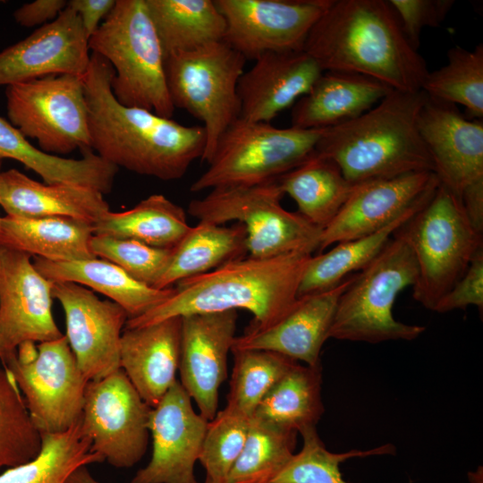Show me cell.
I'll use <instances>...</instances> for the list:
<instances>
[{
  "instance_id": "cell-1",
  "label": "cell",
  "mask_w": 483,
  "mask_h": 483,
  "mask_svg": "<svg viewBox=\"0 0 483 483\" xmlns=\"http://www.w3.org/2000/svg\"><path fill=\"white\" fill-rule=\"evenodd\" d=\"M114 73L106 59L91 53L82 76L91 149L117 168L164 181L182 178L203 156L204 128L120 104L111 88Z\"/></svg>"
},
{
  "instance_id": "cell-2",
  "label": "cell",
  "mask_w": 483,
  "mask_h": 483,
  "mask_svg": "<svg viewBox=\"0 0 483 483\" xmlns=\"http://www.w3.org/2000/svg\"><path fill=\"white\" fill-rule=\"evenodd\" d=\"M303 50L323 71L369 76L394 90H421L429 72L387 0H333Z\"/></svg>"
},
{
  "instance_id": "cell-3",
  "label": "cell",
  "mask_w": 483,
  "mask_h": 483,
  "mask_svg": "<svg viewBox=\"0 0 483 483\" xmlns=\"http://www.w3.org/2000/svg\"><path fill=\"white\" fill-rule=\"evenodd\" d=\"M312 255L291 253L268 258L250 256L177 283L174 294L143 315L129 318L125 328L173 317L245 309L252 326L267 327L297 300L299 284Z\"/></svg>"
},
{
  "instance_id": "cell-4",
  "label": "cell",
  "mask_w": 483,
  "mask_h": 483,
  "mask_svg": "<svg viewBox=\"0 0 483 483\" xmlns=\"http://www.w3.org/2000/svg\"><path fill=\"white\" fill-rule=\"evenodd\" d=\"M424 90L393 89L350 121L323 129L315 152L333 160L352 185L417 172H432L417 118Z\"/></svg>"
},
{
  "instance_id": "cell-5",
  "label": "cell",
  "mask_w": 483,
  "mask_h": 483,
  "mask_svg": "<svg viewBox=\"0 0 483 483\" xmlns=\"http://www.w3.org/2000/svg\"><path fill=\"white\" fill-rule=\"evenodd\" d=\"M89 47L113 67L111 88L120 104L172 118L165 56L146 0H116Z\"/></svg>"
},
{
  "instance_id": "cell-6",
  "label": "cell",
  "mask_w": 483,
  "mask_h": 483,
  "mask_svg": "<svg viewBox=\"0 0 483 483\" xmlns=\"http://www.w3.org/2000/svg\"><path fill=\"white\" fill-rule=\"evenodd\" d=\"M418 266L412 297L434 310L483 249V233L470 223L461 199L438 184L429 199L394 233Z\"/></svg>"
},
{
  "instance_id": "cell-7",
  "label": "cell",
  "mask_w": 483,
  "mask_h": 483,
  "mask_svg": "<svg viewBox=\"0 0 483 483\" xmlns=\"http://www.w3.org/2000/svg\"><path fill=\"white\" fill-rule=\"evenodd\" d=\"M417 276L412 250L393 234L379 254L354 274L340 296L328 337L377 343L419 336L424 326L399 322L393 315L396 297L406 287H412Z\"/></svg>"
},
{
  "instance_id": "cell-8",
  "label": "cell",
  "mask_w": 483,
  "mask_h": 483,
  "mask_svg": "<svg viewBox=\"0 0 483 483\" xmlns=\"http://www.w3.org/2000/svg\"><path fill=\"white\" fill-rule=\"evenodd\" d=\"M277 180L252 185L212 189L191 200L188 212L199 222L245 226L248 256L268 258L291 253L312 255L319 249L322 229L302 215L284 209Z\"/></svg>"
},
{
  "instance_id": "cell-9",
  "label": "cell",
  "mask_w": 483,
  "mask_h": 483,
  "mask_svg": "<svg viewBox=\"0 0 483 483\" xmlns=\"http://www.w3.org/2000/svg\"><path fill=\"white\" fill-rule=\"evenodd\" d=\"M322 130L277 128L238 118L223 133L207 171L190 190L199 192L275 180L315 152Z\"/></svg>"
},
{
  "instance_id": "cell-10",
  "label": "cell",
  "mask_w": 483,
  "mask_h": 483,
  "mask_svg": "<svg viewBox=\"0 0 483 483\" xmlns=\"http://www.w3.org/2000/svg\"><path fill=\"white\" fill-rule=\"evenodd\" d=\"M245 63L225 41L165 59L167 88L174 108L186 110L203 123V161L210 160L223 133L240 118L237 89Z\"/></svg>"
},
{
  "instance_id": "cell-11",
  "label": "cell",
  "mask_w": 483,
  "mask_h": 483,
  "mask_svg": "<svg viewBox=\"0 0 483 483\" xmlns=\"http://www.w3.org/2000/svg\"><path fill=\"white\" fill-rule=\"evenodd\" d=\"M3 365L13 374L41 434L64 432L80 420L89 381L64 335L38 344L21 343Z\"/></svg>"
},
{
  "instance_id": "cell-12",
  "label": "cell",
  "mask_w": 483,
  "mask_h": 483,
  "mask_svg": "<svg viewBox=\"0 0 483 483\" xmlns=\"http://www.w3.org/2000/svg\"><path fill=\"white\" fill-rule=\"evenodd\" d=\"M82 76L48 75L7 86L9 122L47 154L92 150Z\"/></svg>"
},
{
  "instance_id": "cell-13",
  "label": "cell",
  "mask_w": 483,
  "mask_h": 483,
  "mask_svg": "<svg viewBox=\"0 0 483 483\" xmlns=\"http://www.w3.org/2000/svg\"><path fill=\"white\" fill-rule=\"evenodd\" d=\"M150 410L120 369L89 381L80 424L104 461L115 468H130L146 453Z\"/></svg>"
},
{
  "instance_id": "cell-14",
  "label": "cell",
  "mask_w": 483,
  "mask_h": 483,
  "mask_svg": "<svg viewBox=\"0 0 483 483\" xmlns=\"http://www.w3.org/2000/svg\"><path fill=\"white\" fill-rule=\"evenodd\" d=\"M333 0H215L226 23L224 40L246 60L303 50Z\"/></svg>"
},
{
  "instance_id": "cell-15",
  "label": "cell",
  "mask_w": 483,
  "mask_h": 483,
  "mask_svg": "<svg viewBox=\"0 0 483 483\" xmlns=\"http://www.w3.org/2000/svg\"><path fill=\"white\" fill-rule=\"evenodd\" d=\"M53 297L61 304L70 348L88 381L121 369V337L128 315L117 303L72 282H53Z\"/></svg>"
},
{
  "instance_id": "cell-16",
  "label": "cell",
  "mask_w": 483,
  "mask_h": 483,
  "mask_svg": "<svg viewBox=\"0 0 483 483\" xmlns=\"http://www.w3.org/2000/svg\"><path fill=\"white\" fill-rule=\"evenodd\" d=\"M31 256L0 247V351L4 359L24 343L64 335L52 312L53 282L35 267Z\"/></svg>"
},
{
  "instance_id": "cell-17",
  "label": "cell",
  "mask_w": 483,
  "mask_h": 483,
  "mask_svg": "<svg viewBox=\"0 0 483 483\" xmlns=\"http://www.w3.org/2000/svg\"><path fill=\"white\" fill-rule=\"evenodd\" d=\"M208 422L194 411L191 398L176 381L150 410L151 459L131 483H197L194 466Z\"/></svg>"
},
{
  "instance_id": "cell-18",
  "label": "cell",
  "mask_w": 483,
  "mask_h": 483,
  "mask_svg": "<svg viewBox=\"0 0 483 483\" xmlns=\"http://www.w3.org/2000/svg\"><path fill=\"white\" fill-rule=\"evenodd\" d=\"M439 182L432 172H417L354 185L348 199L322 231L320 250L372 234L409 211L421 208Z\"/></svg>"
},
{
  "instance_id": "cell-19",
  "label": "cell",
  "mask_w": 483,
  "mask_h": 483,
  "mask_svg": "<svg viewBox=\"0 0 483 483\" xmlns=\"http://www.w3.org/2000/svg\"><path fill=\"white\" fill-rule=\"evenodd\" d=\"M417 125L440 185L461 199L467 187L483 181L482 120L466 118L457 106L428 96Z\"/></svg>"
},
{
  "instance_id": "cell-20",
  "label": "cell",
  "mask_w": 483,
  "mask_h": 483,
  "mask_svg": "<svg viewBox=\"0 0 483 483\" xmlns=\"http://www.w3.org/2000/svg\"><path fill=\"white\" fill-rule=\"evenodd\" d=\"M237 318L236 310L182 317L179 382L208 421L216 414L219 388L227 377Z\"/></svg>"
},
{
  "instance_id": "cell-21",
  "label": "cell",
  "mask_w": 483,
  "mask_h": 483,
  "mask_svg": "<svg viewBox=\"0 0 483 483\" xmlns=\"http://www.w3.org/2000/svg\"><path fill=\"white\" fill-rule=\"evenodd\" d=\"M91 52L79 16L66 8L58 17L0 52V86L48 75L87 72Z\"/></svg>"
},
{
  "instance_id": "cell-22",
  "label": "cell",
  "mask_w": 483,
  "mask_h": 483,
  "mask_svg": "<svg viewBox=\"0 0 483 483\" xmlns=\"http://www.w3.org/2000/svg\"><path fill=\"white\" fill-rule=\"evenodd\" d=\"M353 276L331 289L298 297L283 317L267 327L251 325L235 337L231 352L266 350L309 366L321 364V348L329 338L338 301Z\"/></svg>"
},
{
  "instance_id": "cell-23",
  "label": "cell",
  "mask_w": 483,
  "mask_h": 483,
  "mask_svg": "<svg viewBox=\"0 0 483 483\" xmlns=\"http://www.w3.org/2000/svg\"><path fill=\"white\" fill-rule=\"evenodd\" d=\"M323 72L304 50L260 55L238 82L240 118L270 123L306 95Z\"/></svg>"
},
{
  "instance_id": "cell-24",
  "label": "cell",
  "mask_w": 483,
  "mask_h": 483,
  "mask_svg": "<svg viewBox=\"0 0 483 483\" xmlns=\"http://www.w3.org/2000/svg\"><path fill=\"white\" fill-rule=\"evenodd\" d=\"M182 317L131 328L122 333L120 367L142 400L156 406L177 381Z\"/></svg>"
},
{
  "instance_id": "cell-25",
  "label": "cell",
  "mask_w": 483,
  "mask_h": 483,
  "mask_svg": "<svg viewBox=\"0 0 483 483\" xmlns=\"http://www.w3.org/2000/svg\"><path fill=\"white\" fill-rule=\"evenodd\" d=\"M392 90L369 76L324 71L309 91L292 106L291 126L320 130L337 125L360 116Z\"/></svg>"
},
{
  "instance_id": "cell-26",
  "label": "cell",
  "mask_w": 483,
  "mask_h": 483,
  "mask_svg": "<svg viewBox=\"0 0 483 483\" xmlns=\"http://www.w3.org/2000/svg\"><path fill=\"white\" fill-rule=\"evenodd\" d=\"M0 206L8 216H64L93 225L110 211L104 194L96 189L40 182L14 168L0 173Z\"/></svg>"
},
{
  "instance_id": "cell-27",
  "label": "cell",
  "mask_w": 483,
  "mask_h": 483,
  "mask_svg": "<svg viewBox=\"0 0 483 483\" xmlns=\"http://www.w3.org/2000/svg\"><path fill=\"white\" fill-rule=\"evenodd\" d=\"M32 262L52 282H72L104 294L125 310L128 319L143 315L175 292L174 287L157 289L147 285L103 258L52 261L33 257Z\"/></svg>"
},
{
  "instance_id": "cell-28",
  "label": "cell",
  "mask_w": 483,
  "mask_h": 483,
  "mask_svg": "<svg viewBox=\"0 0 483 483\" xmlns=\"http://www.w3.org/2000/svg\"><path fill=\"white\" fill-rule=\"evenodd\" d=\"M93 224L64 216L0 218V247L52 261L97 258L89 242Z\"/></svg>"
},
{
  "instance_id": "cell-29",
  "label": "cell",
  "mask_w": 483,
  "mask_h": 483,
  "mask_svg": "<svg viewBox=\"0 0 483 483\" xmlns=\"http://www.w3.org/2000/svg\"><path fill=\"white\" fill-rule=\"evenodd\" d=\"M20 162L38 174L47 184L72 183L97 190L112 191L118 168L95 154L83 153L80 159L66 158L43 152L10 122L0 116V160Z\"/></svg>"
},
{
  "instance_id": "cell-30",
  "label": "cell",
  "mask_w": 483,
  "mask_h": 483,
  "mask_svg": "<svg viewBox=\"0 0 483 483\" xmlns=\"http://www.w3.org/2000/svg\"><path fill=\"white\" fill-rule=\"evenodd\" d=\"M248 255L245 226L236 222L231 226L199 222L174 248L165 273L155 288L165 289L174 284L210 272Z\"/></svg>"
},
{
  "instance_id": "cell-31",
  "label": "cell",
  "mask_w": 483,
  "mask_h": 483,
  "mask_svg": "<svg viewBox=\"0 0 483 483\" xmlns=\"http://www.w3.org/2000/svg\"><path fill=\"white\" fill-rule=\"evenodd\" d=\"M276 180L283 193L296 202L298 212L322 230L336 216L354 187L333 160L316 152Z\"/></svg>"
},
{
  "instance_id": "cell-32",
  "label": "cell",
  "mask_w": 483,
  "mask_h": 483,
  "mask_svg": "<svg viewBox=\"0 0 483 483\" xmlns=\"http://www.w3.org/2000/svg\"><path fill=\"white\" fill-rule=\"evenodd\" d=\"M165 59L223 41L225 17L215 0H146Z\"/></svg>"
},
{
  "instance_id": "cell-33",
  "label": "cell",
  "mask_w": 483,
  "mask_h": 483,
  "mask_svg": "<svg viewBox=\"0 0 483 483\" xmlns=\"http://www.w3.org/2000/svg\"><path fill=\"white\" fill-rule=\"evenodd\" d=\"M321 385V364L295 362L265 395L252 417L297 433L316 427L324 412Z\"/></svg>"
},
{
  "instance_id": "cell-34",
  "label": "cell",
  "mask_w": 483,
  "mask_h": 483,
  "mask_svg": "<svg viewBox=\"0 0 483 483\" xmlns=\"http://www.w3.org/2000/svg\"><path fill=\"white\" fill-rule=\"evenodd\" d=\"M190 228L183 208L163 194H152L123 212L108 211L93 225L94 234L163 249L174 248Z\"/></svg>"
},
{
  "instance_id": "cell-35",
  "label": "cell",
  "mask_w": 483,
  "mask_h": 483,
  "mask_svg": "<svg viewBox=\"0 0 483 483\" xmlns=\"http://www.w3.org/2000/svg\"><path fill=\"white\" fill-rule=\"evenodd\" d=\"M41 435L38 456L1 471L0 483H67L78 468L105 462L93 450L80 420L64 432Z\"/></svg>"
},
{
  "instance_id": "cell-36",
  "label": "cell",
  "mask_w": 483,
  "mask_h": 483,
  "mask_svg": "<svg viewBox=\"0 0 483 483\" xmlns=\"http://www.w3.org/2000/svg\"><path fill=\"white\" fill-rule=\"evenodd\" d=\"M419 208L407 212L372 234L335 243L336 246L327 252L312 255L301 276L297 297L331 289L355 272H360L379 254L394 233Z\"/></svg>"
},
{
  "instance_id": "cell-37",
  "label": "cell",
  "mask_w": 483,
  "mask_h": 483,
  "mask_svg": "<svg viewBox=\"0 0 483 483\" xmlns=\"http://www.w3.org/2000/svg\"><path fill=\"white\" fill-rule=\"evenodd\" d=\"M422 90L432 98L461 105L477 120L483 118V45L473 50L460 46L447 52V63L428 72Z\"/></svg>"
},
{
  "instance_id": "cell-38",
  "label": "cell",
  "mask_w": 483,
  "mask_h": 483,
  "mask_svg": "<svg viewBox=\"0 0 483 483\" xmlns=\"http://www.w3.org/2000/svg\"><path fill=\"white\" fill-rule=\"evenodd\" d=\"M296 436V431L251 417L244 446L225 483H269L294 454Z\"/></svg>"
},
{
  "instance_id": "cell-39",
  "label": "cell",
  "mask_w": 483,
  "mask_h": 483,
  "mask_svg": "<svg viewBox=\"0 0 483 483\" xmlns=\"http://www.w3.org/2000/svg\"><path fill=\"white\" fill-rule=\"evenodd\" d=\"M42 435L34 425L11 371L0 367V472L38 456Z\"/></svg>"
},
{
  "instance_id": "cell-40",
  "label": "cell",
  "mask_w": 483,
  "mask_h": 483,
  "mask_svg": "<svg viewBox=\"0 0 483 483\" xmlns=\"http://www.w3.org/2000/svg\"><path fill=\"white\" fill-rule=\"evenodd\" d=\"M226 405L252 417L256 408L297 361L266 350H236Z\"/></svg>"
},
{
  "instance_id": "cell-41",
  "label": "cell",
  "mask_w": 483,
  "mask_h": 483,
  "mask_svg": "<svg viewBox=\"0 0 483 483\" xmlns=\"http://www.w3.org/2000/svg\"><path fill=\"white\" fill-rule=\"evenodd\" d=\"M300 433L303 439L301 450L292 456L269 483H346L340 470V463L355 457L394 453V447L390 444L365 451L332 453L326 448L316 427L307 428Z\"/></svg>"
},
{
  "instance_id": "cell-42",
  "label": "cell",
  "mask_w": 483,
  "mask_h": 483,
  "mask_svg": "<svg viewBox=\"0 0 483 483\" xmlns=\"http://www.w3.org/2000/svg\"><path fill=\"white\" fill-rule=\"evenodd\" d=\"M250 418L226 405L208 422L199 461L205 469L204 483H225L244 446Z\"/></svg>"
},
{
  "instance_id": "cell-43",
  "label": "cell",
  "mask_w": 483,
  "mask_h": 483,
  "mask_svg": "<svg viewBox=\"0 0 483 483\" xmlns=\"http://www.w3.org/2000/svg\"><path fill=\"white\" fill-rule=\"evenodd\" d=\"M89 246L97 258L115 264L134 279L154 288L167 268L174 250L99 234L92 235Z\"/></svg>"
},
{
  "instance_id": "cell-44",
  "label": "cell",
  "mask_w": 483,
  "mask_h": 483,
  "mask_svg": "<svg viewBox=\"0 0 483 483\" xmlns=\"http://www.w3.org/2000/svg\"><path fill=\"white\" fill-rule=\"evenodd\" d=\"M394 10L402 30L416 50L422 30L436 28L445 21L453 5V0H387Z\"/></svg>"
},
{
  "instance_id": "cell-45",
  "label": "cell",
  "mask_w": 483,
  "mask_h": 483,
  "mask_svg": "<svg viewBox=\"0 0 483 483\" xmlns=\"http://www.w3.org/2000/svg\"><path fill=\"white\" fill-rule=\"evenodd\" d=\"M476 306L483 309V249L478 251L464 275L440 299L433 311L445 313Z\"/></svg>"
},
{
  "instance_id": "cell-46",
  "label": "cell",
  "mask_w": 483,
  "mask_h": 483,
  "mask_svg": "<svg viewBox=\"0 0 483 483\" xmlns=\"http://www.w3.org/2000/svg\"><path fill=\"white\" fill-rule=\"evenodd\" d=\"M66 6V0H36L17 8L13 18L25 28L41 27L55 21Z\"/></svg>"
},
{
  "instance_id": "cell-47",
  "label": "cell",
  "mask_w": 483,
  "mask_h": 483,
  "mask_svg": "<svg viewBox=\"0 0 483 483\" xmlns=\"http://www.w3.org/2000/svg\"><path fill=\"white\" fill-rule=\"evenodd\" d=\"M116 0H70L67 7L79 16L89 38L113 10Z\"/></svg>"
},
{
  "instance_id": "cell-48",
  "label": "cell",
  "mask_w": 483,
  "mask_h": 483,
  "mask_svg": "<svg viewBox=\"0 0 483 483\" xmlns=\"http://www.w3.org/2000/svg\"><path fill=\"white\" fill-rule=\"evenodd\" d=\"M461 201L473 227L483 233V181L467 187L462 193Z\"/></svg>"
},
{
  "instance_id": "cell-49",
  "label": "cell",
  "mask_w": 483,
  "mask_h": 483,
  "mask_svg": "<svg viewBox=\"0 0 483 483\" xmlns=\"http://www.w3.org/2000/svg\"><path fill=\"white\" fill-rule=\"evenodd\" d=\"M67 483H101L89 471L87 466L78 468L68 478Z\"/></svg>"
},
{
  "instance_id": "cell-50",
  "label": "cell",
  "mask_w": 483,
  "mask_h": 483,
  "mask_svg": "<svg viewBox=\"0 0 483 483\" xmlns=\"http://www.w3.org/2000/svg\"><path fill=\"white\" fill-rule=\"evenodd\" d=\"M3 365V356L0 351V367Z\"/></svg>"
},
{
  "instance_id": "cell-51",
  "label": "cell",
  "mask_w": 483,
  "mask_h": 483,
  "mask_svg": "<svg viewBox=\"0 0 483 483\" xmlns=\"http://www.w3.org/2000/svg\"><path fill=\"white\" fill-rule=\"evenodd\" d=\"M2 165H3V161L0 160V173L2 172ZM0 218H1V216H0Z\"/></svg>"
}]
</instances>
